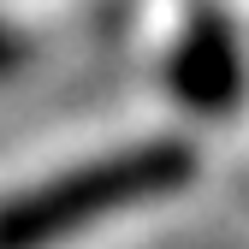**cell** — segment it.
Listing matches in <instances>:
<instances>
[{
  "label": "cell",
  "instance_id": "2",
  "mask_svg": "<svg viewBox=\"0 0 249 249\" xmlns=\"http://www.w3.org/2000/svg\"><path fill=\"white\" fill-rule=\"evenodd\" d=\"M166 89L190 113H226V107H237V95H243V53H237V36H231L226 18H213V12L190 18V30L172 42Z\"/></svg>",
  "mask_w": 249,
  "mask_h": 249
},
{
  "label": "cell",
  "instance_id": "3",
  "mask_svg": "<svg viewBox=\"0 0 249 249\" xmlns=\"http://www.w3.org/2000/svg\"><path fill=\"white\" fill-rule=\"evenodd\" d=\"M18 66H24V42L12 36V30H6V24H0V83H6V77H12Z\"/></svg>",
  "mask_w": 249,
  "mask_h": 249
},
{
  "label": "cell",
  "instance_id": "1",
  "mask_svg": "<svg viewBox=\"0 0 249 249\" xmlns=\"http://www.w3.org/2000/svg\"><path fill=\"white\" fill-rule=\"evenodd\" d=\"M196 172V148L178 137H154L113 148L89 166H71L36 190H18L0 202V249H53L89 226H101L107 213L154 202L166 190H184Z\"/></svg>",
  "mask_w": 249,
  "mask_h": 249
}]
</instances>
